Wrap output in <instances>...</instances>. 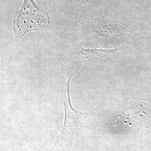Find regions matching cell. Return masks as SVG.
<instances>
[{
  "instance_id": "obj_2",
  "label": "cell",
  "mask_w": 151,
  "mask_h": 151,
  "mask_svg": "<svg viewBox=\"0 0 151 151\" xmlns=\"http://www.w3.org/2000/svg\"><path fill=\"white\" fill-rule=\"evenodd\" d=\"M125 47L109 49L75 48L65 52L60 60L70 61L76 65L86 67H97L109 63L116 60Z\"/></svg>"
},
{
  "instance_id": "obj_1",
  "label": "cell",
  "mask_w": 151,
  "mask_h": 151,
  "mask_svg": "<svg viewBox=\"0 0 151 151\" xmlns=\"http://www.w3.org/2000/svg\"><path fill=\"white\" fill-rule=\"evenodd\" d=\"M72 74L67 81L59 84L65 106V119L62 130L48 151H70L76 135L83 127L90 112H81L72 107L70 102V84Z\"/></svg>"
}]
</instances>
